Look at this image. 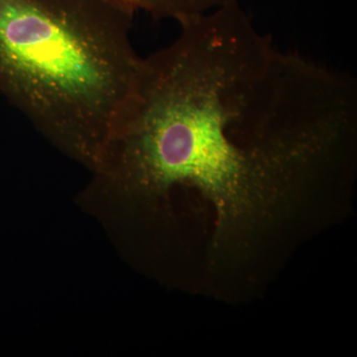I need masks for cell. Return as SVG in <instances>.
<instances>
[{
  "mask_svg": "<svg viewBox=\"0 0 357 357\" xmlns=\"http://www.w3.org/2000/svg\"><path fill=\"white\" fill-rule=\"evenodd\" d=\"M180 27L143 58L98 164L109 180L196 190L229 223L335 173L356 103L351 75L282 50L238 0Z\"/></svg>",
  "mask_w": 357,
  "mask_h": 357,
  "instance_id": "obj_1",
  "label": "cell"
},
{
  "mask_svg": "<svg viewBox=\"0 0 357 357\" xmlns=\"http://www.w3.org/2000/svg\"><path fill=\"white\" fill-rule=\"evenodd\" d=\"M135 13L119 0H0V93L98 165L142 66Z\"/></svg>",
  "mask_w": 357,
  "mask_h": 357,
  "instance_id": "obj_2",
  "label": "cell"
},
{
  "mask_svg": "<svg viewBox=\"0 0 357 357\" xmlns=\"http://www.w3.org/2000/svg\"><path fill=\"white\" fill-rule=\"evenodd\" d=\"M135 13L143 11L154 20H174L178 24L210 13L227 0H119Z\"/></svg>",
  "mask_w": 357,
  "mask_h": 357,
  "instance_id": "obj_3",
  "label": "cell"
}]
</instances>
